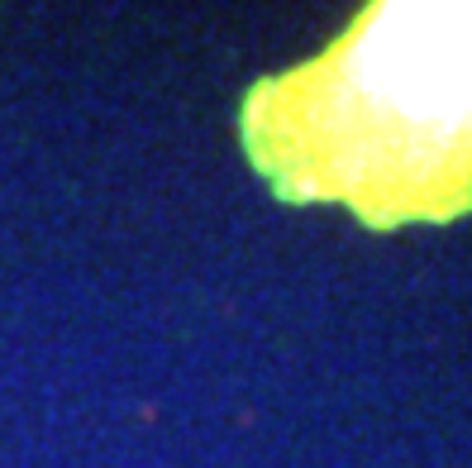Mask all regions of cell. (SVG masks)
I'll return each mask as SVG.
<instances>
[{
    "mask_svg": "<svg viewBox=\"0 0 472 468\" xmlns=\"http://www.w3.org/2000/svg\"><path fill=\"white\" fill-rule=\"evenodd\" d=\"M396 120L425 139L467 201L472 182V10H373L315 67L267 81L244 110L253 158L286 196H334Z\"/></svg>",
    "mask_w": 472,
    "mask_h": 468,
    "instance_id": "cell-1",
    "label": "cell"
}]
</instances>
